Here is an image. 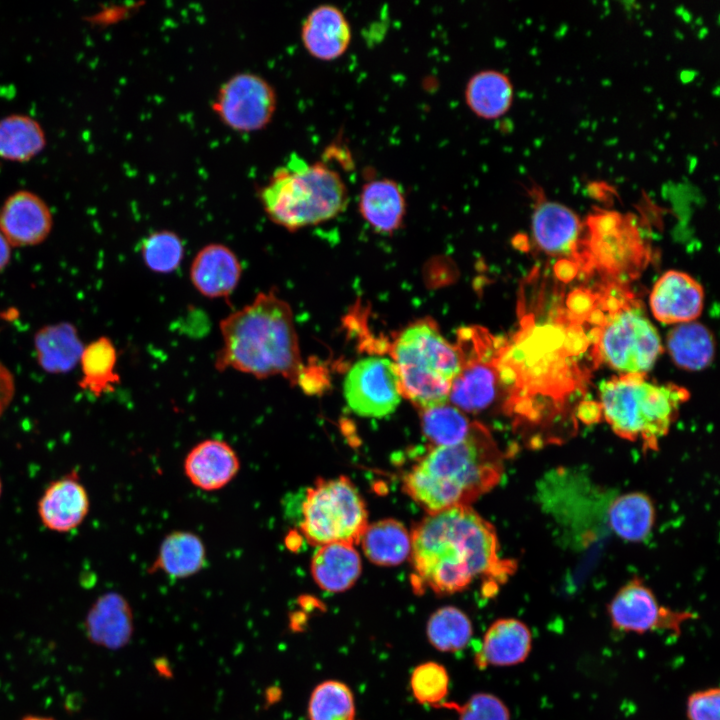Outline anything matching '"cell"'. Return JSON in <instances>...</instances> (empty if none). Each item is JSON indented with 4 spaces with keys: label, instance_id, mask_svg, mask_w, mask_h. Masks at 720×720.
<instances>
[{
    "label": "cell",
    "instance_id": "7a4b0ae2",
    "mask_svg": "<svg viewBox=\"0 0 720 720\" xmlns=\"http://www.w3.org/2000/svg\"><path fill=\"white\" fill-rule=\"evenodd\" d=\"M220 331L217 370L231 368L258 379L281 375L296 384L303 363L293 313L275 289L222 319Z\"/></svg>",
    "mask_w": 720,
    "mask_h": 720
},
{
    "label": "cell",
    "instance_id": "f35d334b",
    "mask_svg": "<svg viewBox=\"0 0 720 720\" xmlns=\"http://www.w3.org/2000/svg\"><path fill=\"white\" fill-rule=\"evenodd\" d=\"M15 394V380L10 369L0 361V417L9 407Z\"/></svg>",
    "mask_w": 720,
    "mask_h": 720
},
{
    "label": "cell",
    "instance_id": "9c48e42d",
    "mask_svg": "<svg viewBox=\"0 0 720 720\" xmlns=\"http://www.w3.org/2000/svg\"><path fill=\"white\" fill-rule=\"evenodd\" d=\"M456 348L461 367L448 401L461 411L483 410L494 401L501 382L498 364L503 348L481 328L460 330Z\"/></svg>",
    "mask_w": 720,
    "mask_h": 720
},
{
    "label": "cell",
    "instance_id": "3957f363",
    "mask_svg": "<svg viewBox=\"0 0 720 720\" xmlns=\"http://www.w3.org/2000/svg\"><path fill=\"white\" fill-rule=\"evenodd\" d=\"M504 471L503 455L488 429L472 423L458 444L436 446L406 474L405 492L428 513L468 506L494 488Z\"/></svg>",
    "mask_w": 720,
    "mask_h": 720
},
{
    "label": "cell",
    "instance_id": "6da1fadb",
    "mask_svg": "<svg viewBox=\"0 0 720 720\" xmlns=\"http://www.w3.org/2000/svg\"><path fill=\"white\" fill-rule=\"evenodd\" d=\"M413 585L417 591L453 594L482 576L502 584L517 564L499 555L494 526L468 506L428 515L411 532Z\"/></svg>",
    "mask_w": 720,
    "mask_h": 720
},
{
    "label": "cell",
    "instance_id": "8d00e7d4",
    "mask_svg": "<svg viewBox=\"0 0 720 720\" xmlns=\"http://www.w3.org/2000/svg\"><path fill=\"white\" fill-rule=\"evenodd\" d=\"M441 706L458 712L459 720H511L507 705L490 693L474 694L463 705L443 702Z\"/></svg>",
    "mask_w": 720,
    "mask_h": 720
},
{
    "label": "cell",
    "instance_id": "83f0119b",
    "mask_svg": "<svg viewBox=\"0 0 720 720\" xmlns=\"http://www.w3.org/2000/svg\"><path fill=\"white\" fill-rule=\"evenodd\" d=\"M359 542L366 557L377 565L395 566L411 555V533L394 519L367 525Z\"/></svg>",
    "mask_w": 720,
    "mask_h": 720
},
{
    "label": "cell",
    "instance_id": "4fadbf2b",
    "mask_svg": "<svg viewBox=\"0 0 720 720\" xmlns=\"http://www.w3.org/2000/svg\"><path fill=\"white\" fill-rule=\"evenodd\" d=\"M53 227V215L45 200L30 190L10 194L0 208V232L11 247L42 243Z\"/></svg>",
    "mask_w": 720,
    "mask_h": 720
},
{
    "label": "cell",
    "instance_id": "f546056e",
    "mask_svg": "<svg viewBox=\"0 0 720 720\" xmlns=\"http://www.w3.org/2000/svg\"><path fill=\"white\" fill-rule=\"evenodd\" d=\"M666 344L673 362L682 369H703L714 357L713 335L697 322H686L673 328L667 335Z\"/></svg>",
    "mask_w": 720,
    "mask_h": 720
},
{
    "label": "cell",
    "instance_id": "1f68e13d",
    "mask_svg": "<svg viewBox=\"0 0 720 720\" xmlns=\"http://www.w3.org/2000/svg\"><path fill=\"white\" fill-rule=\"evenodd\" d=\"M473 634L469 617L459 608L445 606L430 616L426 635L430 644L442 652H455L463 649Z\"/></svg>",
    "mask_w": 720,
    "mask_h": 720
},
{
    "label": "cell",
    "instance_id": "52a82bcc",
    "mask_svg": "<svg viewBox=\"0 0 720 720\" xmlns=\"http://www.w3.org/2000/svg\"><path fill=\"white\" fill-rule=\"evenodd\" d=\"M367 525L365 503L347 477L319 479L306 490L299 527L309 544L354 545L360 541Z\"/></svg>",
    "mask_w": 720,
    "mask_h": 720
},
{
    "label": "cell",
    "instance_id": "44dd1931",
    "mask_svg": "<svg viewBox=\"0 0 720 720\" xmlns=\"http://www.w3.org/2000/svg\"><path fill=\"white\" fill-rule=\"evenodd\" d=\"M534 239L550 255H566L578 246L582 224L579 217L565 205L543 200L535 207L532 216Z\"/></svg>",
    "mask_w": 720,
    "mask_h": 720
},
{
    "label": "cell",
    "instance_id": "836d02e7",
    "mask_svg": "<svg viewBox=\"0 0 720 720\" xmlns=\"http://www.w3.org/2000/svg\"><path fill=\"white\" fill-rule=\"evenodd\" d=\"M310 720H354L355 703L350 688L336 680H327L315 687L309 704Z\"/></svg>",
    "mask_w": 720,
    "mask_h": 720
},
{
    "label": "cell",
    "instance_id": "7c38bea8",
    "mask_svg": "<svg viewBox=\"0 0 720 720\" xmlns=\"http://www.w3.org/2000/svg\"><path fill=\"white\" fill-rule=\"evenodd\" d=\"M344 396L359 416L378 418L391 414L402 396L393 360L370 356L357 361L345 377Z\"/></svg>",
    "mask_w": 720,
    "mask_h": 720
},
{
    "label": "cell",
    "instance_id": "d590c367",
    "mask_svg": "<svg viewBox=\"0 0 720 720\" xmlns=\"http://www.w3.org/2000/svg\"><path fill=\"white\" fill-rule=\"evenodd\" d=\"M411 691L420 704L439 706L449 690V675L445 667L430 661L418 665L410 679Z\"/></svg>",
    "mask_w": 720,
    "mask_h": 720
},
{
    "label": "cell",
    "instance_id": "d6986e66",
    "mask_svg": "<svg viewBox=\"0 0 720 720\" xmlns=\"http://www.w3.org/2000/svg\"><path fill=\"white\" fill-rule=\"evenodd\" d=\"M242 266L227 246L212 243L203 247L190 267L193 286L208 298L228 297L237 287Z\"/></svg>",
    "mask_w": 720,
    "mask_h": 720
},
{
    "label": "cell",
    "instance_id": "ba28073f",
    "mask_svg": "<svg viewBox=\"0 0 720 720\" xmlns=\"http://www.w3.org/2000/svg\"><path fill=\"white\" fill-rule=\"evenodd\" d=\"M662 351L654 325L637 306H618L596 338L595 354L624 374H645Z\"/></svg>",
    "mask_w": 720,
    "mask_h": 720
},
{
    "label": "cell",
    "instance_id": "277c9868",
    "mask_svg": "<svg viewBox=\"0 0 720 720\" xmlns=\"http://www.w3.org/2000/svg\"><path fill=\"white\" fill-rule=\"evenodd\" d=\"M258 198L273 223L296 231L341 213L348 202V190L337 170L291 153L259 189Z\"/></svg>",
    "mask_w": 720,
    "mask_h": 720
},
{
    "label": "cell",
    "instance_id": "484cf974",
    "mask_svg": "<svg viewBox=\"0 0 720 720\" xmlns=\"http://www.w3.org/2000/svg\"><path fill=\"white\" fill-rule=\"evenodd\" d=\"M655 513L654 504L648 495L629 492L611 501L607 520L610 529L619 538L629 542H641L653 529Z\"/></svg>",
    "mask_w": 720,
    "mask_h": 720
},
{
    "label": "cell",
    "instance_id": "b9f144b4",
    "mask_svg": "<svg viewBox=\"0 0 720 720\" xmlns=\"http://www.w3.org/2000/svg\"><path fill=\"white\" fill-rule=\"evenodd\" d=\"M21 720H56L50 716H44V715H27L23 717Z\"/></svg>",
    "mask_w": 720,
    "mask_h": 720
},
{
    "label": "cell",
    "instance_id": "8fae6325",
    "mask_svg": "<svg viewBox=\"0 0 720 720\" xmlns=\"http://www.w3.org/2000/svg\"><path fill=\"white\" fill-rule=\"evenodd\" d=\"M611 627L622 633L643 635L668 631L679 636L684 623L696 618L689 611L661 605L653 590L639 577L621 586L607 604Z\"/></svg>",
    "mask_w": 720,
    "mask_h": 720
},
{
    "label": "cell",
    "instance_id": "7bdbcfd3",
    "mask_svg": "<svg viewBox=\"0 0 720 720\" xmlns=\"http://www.w3.org/2000/svg\"><path fill=\"white\" fill-rule=\"evenodd\" d=\"M1 493H2V481H1V478H0V497H1Z\"/></svg>",
    "mask_w": 720,
    "mask_h": 720
},
{
    "label": "cell",
    "instance_id": "ffe728a7",
    "mask_svg": "<svg viewBox=\"0 0 720 720\" xmlns=\"http://www.w3.org/2000/svg\"><path fill=\"white\" fill-rule=\"evenodd\" d=\"M239 464L236 452L228 443L207 439L187 454L184 471L194 486L212 491L229 483L237 474Z\"/></svg>",
    "mask_w": 720,
    "mask_h": 720
},
{
    "label": "cell",
    "instance_id": "f1b7e54d",
    "mask_svg": "<svg viewBox=\"0 0 720 720\" xmlns=\"http://www.w3.org/2000/svg\"><path fill=\"white\" fill-rule=\"evenodd\" d=\"M206 553L201 539L190 532L177 531L162 542L151 572L183 578L197 573L205 564Z\"/></svg>",
    "mask_w": 720,
    "mask_h": 720
},
{
    "label": "cell",
    "instance_id": "9a60e30c",
    "mask_svg": "<svg viewBox=\"0 0 720 720\" xmlns=\"http://www.w3.org/2000/svg\"><path fill=\"white\" fill-rule=\"evenodd\" d=\"M300 38L309 55L321 61H332L345 54L352 31L345 13L338 6L325 3L306 15Z\"/></svg>",
    "mask_w": 720,
    "mask_h": 720
},
{
    "label": "cell",
    "instance_id": "5bb4252c",
    "mask_svg": "<svg viewBox=\"0 0 720 720\" xmlns=\"http://www.w3.org/2000/svg\"><path fill=\"white\" fill-rule=\"evenodd\" d=\"M89 509L88 492L75 472L52 481L37 503L42 524L58 533H68L79 527Z\"/></svg>",
    "mask_w": 720,
    "mask_h": 720
},
{
    "label": "cell",
    "instance_id": "74e56055",
    "mask_svg": "<svg viewBox=\"0 0 720 720\" xmlns=\"http://www.w3.org/2000/svg\"><path fill=\"white\" fill-rule=\"evenodd\" d=\"M686 717L687 720H720L719 687H708L689 694Z\"/></svg>",
    "mask_w": 720,
    "mask_h": 720
},
{
    "label": "cell",
    "instance_id": "ab89813d",
    "mask_svg": "<svg viewBox=\"0 0 720 720\" xmlns=\"http://www.w3.org/2000/svg\"><path fill=\"white\" fill-rule=\"evenodd\" d=\"M602 416L599 402H581L576 410V417L585 424L597 423Z\"/></svg>",
    "mask_w": 720,
    "mask_h": 720
},
{
    "label": "cell",
    "instance_id": "4dcf8cb0",
    "mask_svg": "<svg viewBox=\"0 0 720 720\" xmlns=\"http://www.w3.org/2000/svg\"><path fill=\"white\" fill-rule=\"evenodd\" d=\"M116 362L117 351L108 337L90 342L80 358L82 378L79 386L97 397L113 391L120 383V376L115 372Z\"/></svg>",
    "mask_w": 720,
    "mask_h": 720
},
{
    "label": "cell",
    "instance_id": "2e32d148",
    "mask_svg": "<svg viewBox=\"0 0 720 720\" xmlns=\"http://www.w3.org/2000/svg\"><path fill=\"white\" fill-rule=\"evenodd\" d=\"M702 286L690 275L668 271L654 285L650 308L654 317L665 324L690 322L702 312Z\"/></svg>",
    "mask_w": 720,
    "mask_h": 720
},
{
    "label": "cell",
    "instance_id": "60d3db41",
    "mask_svg": "<svg viewBox=\"0 0 720 720\" xmlns=\"http://www.w3.org/2000/svg\"><path fill=\"white\" fill-rule=\"evenodd\" d=\"M11 259V245L0 232V272L5 269Z\"/></svg>",
    "mask_w": 720,
    "mask_h": 720
},
{
    "label": "cell",
    "instance_id": "4316f807",
    "mask_svg": "<svg viewBox=\"0 0 720 720\" xmlns=\"http://www.w3.org/2000/svg\"><path fill=\"white\" fill-rule=\"evenodd\" d=\"M47 143L42 125L23 113L0 118V158L11 162H27L40 154Z\"/></svg>",
    "mask_w": 720,
    "mask_h": 720
},
{
    "label": "cell",
    "instance_id": "603a6c76",
    "mask_svg": "<svg viewBox=\"0 0 720 720\" xmlns=\"http://www.w3.org/2000/svg\"><path fill=\"white\" fill-rule=\"evenodd\" d=\"M361 559L353 544L334 542L318 546L311 561L315 583L330 593L344 592L361 574Z\"/></svg>",
    "mask_w": 720,
    "mask_h": 720
},
{
    "label": "cell",
    "instance_id": "ac0fdd59",
    "mask_svg": "<svg viewBox=\"0 0 720 720\" xmlns=\"http://www.w3.org/2000/svg\"><path fill=\"white\" fill-rule=\"evenodd\" d=\"M84 632L87 639L99 647L125 646L133 633V615L126 598L114 591L100 595L85 615Z\"/></svg>",
    "mask_w": 720,
    "mask_h": 720
},
{
    "label": "cell",
    "instance_id": "cb8c5ba5",
    "mask_svg": "<svg viewBox=\"0 0 720 720\" xmlns=\"http://www.w3.org/2000/svg\"><path fill=\"white\" fill-rule=\"evenodd\" d=\"M359 210L366 222L376 231H395L401 225L406 210L401 185L390 178L365 182L359 195Z\"/></svg>",
    "mask_w": 720,
    "mask_h": 720
},
{
    "label": "cell",
    "instance_id": "7402d4cb",
    "mask_svg": "<svg viewBox=\"0 0 720 720\" xmlns=\"http://www.w3.org/2000/svg\"><path fill=\"white\" fill-rule=\"evenodd\" d=\"M33 346L38 365L50 374H63L74 369L85 347L75 325L67 321L38 329Z\"/></svg>",
    "mask_w": 720,
    "mask_h": 720
},
{
    "label": "cell",
    "instance_id": "e575fe53",
    "mask_svg": "<svg viewBox=\"0 0 720 720\" xmlns=\"http://www.w3.org/2000/svg\"><path fill=\"white\" fill-rule=\"evenodd\" d=\"M141 255L150 270L170 273L180 266L184 256V245L176 233L168 230L156 231L143 240Z\"/></svg>",
    "mask_w": 720,
    "mask_h": 720
},
{
    "label": "cell",
    "instance_id": "8992f818",
    "mask_svg": "<svg viewBox=\"0 0 720 720\" xmlns=\"http://www.w3.org/2000/svg\"><path fill=\"white\" fill-rule=\"evenodd\" d=\"M401 395L422 410L446 404L460 372V356L431 321H418L392 346Z\"/></svg>",
    "mask_w": 720,
    "mask_h": 720
},
{
    "label": "cell",
    "instance_id": "30bf717a",
    "mask_svg": "<svg viewBox=\"0 0 720 720\" xmlns=\"http://www.w3.org/2000/svg\"><path fill=\"white\" fill-rule=\"evenodd\" d=\"M211 106L226 127L251 133L264 129L271 122L277 109V94L261 75L238 72L220 85Z\"/></svg>",
    "mask_w": 720,
    "mask_h": 720
},
{
    "label": "cell",
    "instance_id": "d6a6232c",
    "mask_svg": "<svg viewBox=\"0 0 720 720\" xmlns=\"http://www.w3.org/2000/svg\"><path fill=\"white\" fill-rule=\"evenodd\" d=\"M421 424L425 437L436 446H451L463 441L472 423L453 405L443 404L424 409Z\"/></svg>",
    "mask_w": 720,
    "mask_h": 720
},
{
    "label": "cell",
    "instance_id": "d4e9b609",
    "mask_svg": "<svg viewBox=\"0 0 720 720\" xmlns=\"http://www.w3.org/2000/svg\"><path fill=\"white\" fill-rule=\"evenodd\" d=\"M464 100L474 115L493 120L504 115L511 107L513 86L509 77L501 71L480 70L468 79Z\"/></svg>",
    "mask_w": 720,
    "mask_h": 720
},
{
    "label": "cell",
    "instance_id": "5b68a950",
    "mask_svg": "<svg viewBox=\"0 0 720 720\" xmlns=\"http://www.w3.org/2000/svg\"><path fill=\"white\" fill-rule=\"evenodd\" d=\"M602 416L622 439L640 442L644 451H655L678 416L689 392L673 383L656 384L644 374H624L603 381L599 387Z\"/></svg>",
    "mask_w": 720,
    "mask_h": 720
},
{
    "label": "cell",
    "instance_id": "e0dca14e",
    "mask_svg": "<svg viewBox=\"0 0 720 720\" xmlns=\"http://www.w3.org/2000/svg\"><path fill=\"white\" fill-rule=\"evenodd\" d=\"M532 647V631L525 622L500 618L485 632L474 661L480 669L516 666L528 659Z\"/></svg>",
    "mask_w": 720,
    "mask_h": 720
}]
</instances>
